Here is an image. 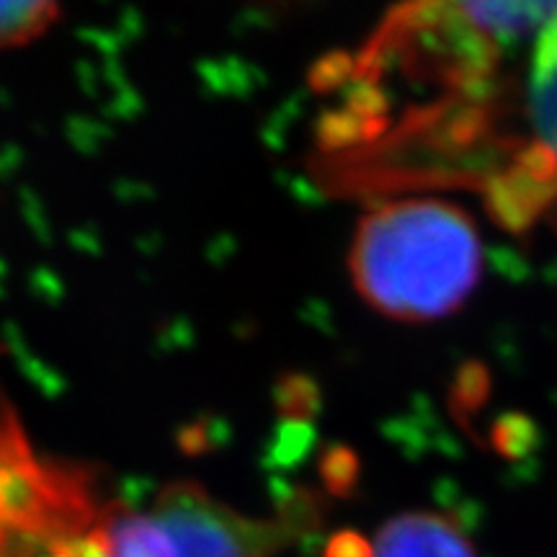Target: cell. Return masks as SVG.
Listing matches in <instances>:
<instances>
[{
    "instance_id": "7a4b0ae2",
    "label": "cell",
    "mask_w": 557,
    "mask_h": 557,
    "mask_svg": "<svg viewBox=\"0 0 557 557\" xmlns=\"http://www.w3.org/2000/svg\"><path fill=\"white\" fill-rule=\"evenodd\" d=\"M287 537L197 483H173L148 508L111 504L54 557H274Z\"/></svg>"
},
{
    "instance_id": "277c9868",
    "label": "cell",
    "mask_w": 557,
    "mask_h": 557,
    "mask_svg": "<svg viewBox=\"0 0 557 557\" xmlns=\"http://www.w3.org/2000/svg\"><path fill=\"white\" fill-rule=\"evenodd\" d=\"M527 114L534 129V143H527V148H534L557 165V16L534 37Z\"/></svg>"
},
{
    "instance_id": "6da1fadb",
    "label": "cell",
    "mask_w": 557,
    "mask_h": 557,
    "mask_svg": "<svg viewBox=\"0 0 557 557\" xmlns=\"http://www.w3.org/2000/svg\"><path fill=\"white\" fill-rule=\"evenodd\" d=\"M483 263L468 212L436 199L372 209L351 243V278L374 310L398 320H434L475 289Z\"/></svg>"
},
{
    "instance_id": "3957f363",
    "label": "cell",
    "mask_w": 557,
    "mask_h": 557,
    "mask_svg": "<svg viewBox=\"0 0 557 557\" xmlns=\"http://www.w3.org/2000/svg\"><path fill=\"white\" fill-rule=\"evenodd\" d=\"M369 557H478L468 534L442 513H406L380 529Z\"/></svg>"
},
{
    "instance_id": "5b68a950",
    "label": "cell",
    "mask_w": 557,
    "mask_h": 557,
    "mask_svg": "<svg viewBox=\"0 0 557 557\" xmlns=\"http://www.w3.org/2000/svg\"><path fill=\"white\" fill-rule=\"evenodd\" d=\"M60 18L54 3H16L0 0V50L18 47L45 34Z\"/></svg>"
}]
</instances>
